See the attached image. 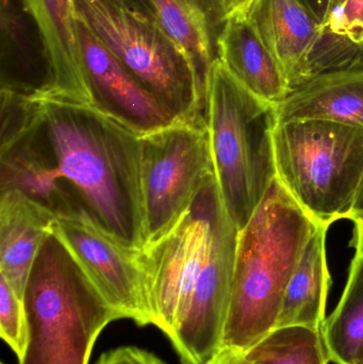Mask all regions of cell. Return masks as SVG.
Returning a JSON list of instances; mask_svg holds the SVG:
<instances>
[{
  "mask_svg": "<svg viewBox=\"0 0 363 364\" xmlns=\"http://www.w3.org/2000/svg\"><path fill=\"white\" fill-rule=\"evenodd\" d=\"M318 226L276 177L239 231L221 346L247 350L276 327L286 289Z\"/></svg>",
  "mask_w": 363,
  "mask_h": 364,
  "instance_id": "cell-2",
  "label": "cell"
},
{
  "mask_svg": "<svg viewBox=\"0 0 363 364\" xmlns=\"http://www.w3.org/2000/svg\"><path fill=\"white\" fill-rule=\"evenodd\" d=\"M140 145L146 246L180 220L215 177V170L206 122H175L140 136Z\"/></svg>",
  "mask_w": 363,
  "mask_h": 364,
  "instance_id": "cell-7",
  "label": "cell"
},
{
  "mask_svg": "<svg viewBox=\"0 0 363 364\" xmlns=\"http://www.w3.org/2000/svg\"><path fill=\"white\" fill-rule=\"evenodd\" d=\"M238 237L239 229L225 209L217 220L212 245L189 305L170 339L181 364H204L221 348L232 299Z\"/></svg>",
  "mask_w": 363,
  "mask_h": 364,
  "instance_id": "cell-10",
  "label": "cell"
},
{
  "mask_svg": "<svg viewBox=\"0 0 363 364\" xmlns=\"http://www.w3.org/2000/svg\"><path fill=\"white\" fill-rule=\"evenodd\" d=\"M322 23L326 21L328 15V2L330 0H300Z\"/></svg>",
  "mask_w": 363,
  "mask_h": 364,
  "instance_id": "cell-26",
  "label": "cell"
},
{
  "mask_svg": "<svg viewBox=\"0 0 363 364\" xmlns=\"http://www.w3.org/2000/svg\"><path fill=\"white\" fill-rule=\"evenodd\" d=\"M353 222L355 224V247L363 248V216Z\"/></svg>",
  "mask_w": 363,
  "mask_h": 364,
  "instance_id": "cell-29",
  "label": "cell"
},
{
  "mask_svg": "<svg viewBox=\"0 0 363 364\" xmlns=\"http://www.w3.org/2000/svg\"><path fill=\"white\" fill-rule=\"evenodd\" d=\"M77 30L92 107L139 136L178 121L109 50L79 15Z\"/></svg>",
  "mask_w": 363,
  "mask_h": 364,
  "instance_id": "cell-11",
  "label": "cell"
},
{
  "mask_svg": "<svg viewBox=\"0 0 363 364\" xmlns=\"http://www.w3.org/2000/svg\"><path fill=\"white\" fill-rule=\"evenodd\" d=\"M0 140L6 188L55 214L78 201L117 241L143 250L138 134L90 105L28 100Z\"/></svg>",
  "mask_w": 363,
  "mask_h": 364,
  "instance_id": "cell-1",
  "label": "cell"
},
{
  "mask_svg": "<svg viewBox=\"0 0 363 364\" xmlns=\"http://www.w3.org/2000/svg\"><path fill=\"white\" fill-rule=\"evenodd\" d=\"M33 21L46 64V94L42 102L92 106L91 91L79 46L75 0H21Z\"/></svg>",
  "mask_w": 363,
  "mask_h": 364,
  "instance_id": "cell-12",
  "label": "cell"
},
{
  "mask_svg": "<svg viewBox=\"0 0 363 364\" xmlns=\"http://www.w3.org/2000/svg\"><path fill=\"white\" fill-rule=\"evenodd\" d=\"M345 1H347V0H330V2H328V15H330L332 11L336 10V9L340 8L342 4H345Z\"/></svg>",
  "mask_w": 363,
  "mask_h": 364,
  "instance_id": "cell-30",
  "label": "cell"
},
{
  "mask_svg": "<svg viewBox=\"0 0 363 364\" xmlns=\"http://www.w3.org/2000/svg\"><path fill=\"white\" fill-rule=\"evenodd\" d=\"M1 364H4V363H1Z\"/></svg>",
  "mask_w": 363,
  "mask_h": 364,
  "instance_id": "cell-32",
  "label": "cell"
},
{
  "mask_svg": "<svg viewBox=\"0 0 363 364\" xmlns=\"http://www.w3.org/2000/svg\"><path fill=\"white\" fill-rule=\"evenodd\" d=\"M259 364H328L322 331L292 325L275 327L247 348Z\"/></svg>",
  "mask_w": 363,
  "mask_h": 364,
  "instance_id": "cell-22",
  "label": "cell"
},
{
  "mask_svg": "<svg viewBox=\"0 0 363 364\" xmlns=\"http://www.w3.org/2000/svg\"><path fill=\"white\" fill-rule=\"evenodd\" d=\"M0 276L23 301L32 265L55 214L16 188L0 192Z\"/></svg>",
  "mask_w": 363,
  "mask_h": 364,
  "instance_id": "cell-14",
  "label": "cell"
},
{
  "mask_svg": "<svg viewBox=\"0 0 363 364\" xmlns=\"http://www.w3.org/2000/svg\"><path fill=\"white\" fill-rule=\"evenodd\" d=\"M224 210L225 205L213 177L180 220L140 252L153 325L168 340L189 305Z\"/></svg>",
  "mask_w": 363,
  "mask_h": 364,
  "instance_id": "cell-8",
  "label": "cell"
},
{
  "mask_svg": "<svg viewBox=\"0 0 363 364\" xmlns=\"http://www.w3.org/2000/svg\"><path fill=\"white\" fill-rule=\"evenodd\" d=\"M153 17L205 83L215 58L200 0H147Z\"/></svg>",
  "mask_w": 363,
  "mask_h": 364,
  "instance_id": "cell-20",
  "label": "cell"
},
{
  "mask_svg": "<svg viewBox=\"0 0 363 364\" xmlns=\"http://www.w3.org/2000/svg\"><path fill=\"white\" fill-rule=\"evenodd\" d=\"M204 364H259L246 350L221 346Z\"/></svg>",
  "mask_w": 363,
  "mask_h": 364,
  "instance_id": "cell-25",
  "label": "cell"
},
{
  "mask_svg": "<svg viewBox=\"0 0 363 364\" xmlns=\"http://www.w3.org/2000/svg\"><path fill=\"white\" fill-rule=\"evenodd\" d=\"M277 123L327 119L363 128V70L311 77L276 105Z\"/></svg>",
  "mask_w": 363,
  "mask_h": 364,
  "instance_id": "cell-16",
  "label": "cell"
},
{
  "mask_svg": "<svg viewBox=\"0 0 363 364\" xmlns=\"http://www.w3.org/2000/svg\"><path fill=\"white\" fill-rule=\"evenodd\" d=\"M328 228L319 225L311 235L286 289L276 327L300 325L322 331L332 286L326 255Z\"/></svg>",
  "mask_w": 363,
  "mask_h": 364,
  "instance_id": "cell-17",
  "label": "cell"
},
{
  "mask_svg": "<svg viewBox=\"0 0 363 364\" xmlns=\"http://www.w3.org/2000/svg\"><path fill=\"white\" fill-rule=\"evenodd\" d=\"M358 364H363V360L362 361V363H358Z\"/></svg>",
  "mask_w": 363,
  "mask_h": 364,
  "instance_id": "cell-31",
  "label": "cell"
},
{
  "mask_svg": "<svg viewBox=\"0 0 363 364\" xmlns=\"http://www.w3.org/2000/svg\"><path fill=\"white\" fill-rule=\"evenodd\" d=\"M355 248L347 286L322 327L328 358L335 364L363 360V248Z\"/></svg>",
  "mask_w": 363,
  "mask_h": 364,
  "instance_id": "cell-21",
  "label": "cell"
},
{
  "mask_svg": "<svg viewBox=\"0 0 363 364\" xmlns=\"http://www.w3.org/2000/svg\"><path fill=\"white\" fill-rule=\"evenodd\" d=\"M23 301L28 340L19 364H89L100 333L121 320L53 232L34 260Z\"/></svg>",
  "mask_w": 363,
  "mask_h": 364,
  "instance_id": "cell-4",
  "label": "cell"
},
{
  "mask_svg": "<svg viewBox=\"0 0 363 364\" xmlns=\"http://www.w3.org/2000/svg\"><path fill=\"white\" fill-rule=\"evenodd\" d=\"M234 13L249 21L274 55L290 92L309 80V55L321 23L300 0H247Z\"/></svg>",
  "mask_w": 363,
  "mask_h": 364,
  "instance_id": "cell-13",
  "label": "cell"
},
{
  "mask_svg": "<svg viewBox=\"0 0 363 364\" xmlns=\"http://www.w3.org/2000/svg\"><path fill=\"white\" fill-rule=\"evenodd\" d=\"M277 179L317 223L349 220L363 181V128L327 119L277 123Z\"/></svg>",
  "mask_w": 363,
  "mask_h": 364,
  "instance_id": "cell-5",
  "label": "cell"
},
{
  "mask_svg": "<svg viewBox=\"0 0 363 364\" xmlns=\"http://www.w3.org/2000/svg\"><path fill=\"white\" fill-rule=\"evenodd\" d=\"M246 1L247 0H219L222 10V21L228 15L242 8Z\"/></svg>",
  "mask_w": 363,
  "mask_h": 364,
  "instance_id": "cell-27",
  "label": "cell"
},
{
  "mask_svg": "<svg viewBox=\"0 0 363 364\" xmlns=\"http://www.w3.org/2000/svg\"><path fill=\"white\" fill-rule=\"evenodd\" d=\"M340 70H363V0H347L328 15L309 55V79Z\"/></svg>",
  "mask_w": 363,
  "mask_h": 364,
  "instance_id": "cell-19",
  "label": "cell"
},
{
  "mask_svg": "<svg viewBox=\"0 0 363 364\" xmlns=\"http://www.w3.org/2000/svg\"><path fill=\"white\" fill-rule=\"evenodd\" d=\"M95 364H166L157 355L136 346H121L104 353Z\"/></svg>",
  "mask_w": 363,
  "mask_h": 364,
  "instance_id": "cell-24",
  "label": "cell"
},
{
  "mask_svg": "<svg viewBox=\"0 0 363 364\" xmlns=\"http://www.w3.org/2000/svg\"><path fill=\"white\" fill-rule=\"evenodd\" d=\"M217 38V58L251 93L277 105L290 93L283 70L249 21L228 15Z\"/></svg>",
  "mask_w": 363,
  "mask_h": 364,
  "instance_id": "cell-15",
  "label": "cell"
},
{
  "mask_svg": "<svg viewBox=\"0 0 363 364\" xmlns=\"http://www.w3.org/2000/svg\"><path fill=\"white\" fill-rule=\"evenodd\" d=\"M51 232L121 318L134 321L139 326L153 325L140 263L141 250L117 241L87 212L55 216Z\"/></svg>",
  "mask_w": 363,
  "mask_h": 364,
  "instance_id": "cell-9",
  "label": "cell"
},
{
  "mask_svg": "<svg viewBox=\"0 0 363 364\" xmlns=\"http://www.w3.org/2000/svg\"><path fill=\"white\" fill-rule=\"evenodd\" d=\"M206 124L217 188L240 231L277 176L276 105L245 89L215 58L207 82Z\"/></svg>",
  "mask_w": 363,
  "mask_h": 364,
  "instance_id": "cell-3",
  "label": "cell"
},
{
  "mask_svg": "<svg viewBox=\"0 0 363 364\" xmlns=\"http://www.w3.org/2000/svg\"><path fill=\"white\" fill-rule=\"evenodd\" d=\"M0 336L19 359L28 340L27 316L23 301L0 276Z\"/></svg>",
  "mask_w": 363,
  "mask_h": 364,
  "instance_id": "cell-23",
  "label": "cell"
},
{
  "mask_svg": "<svg viewBox=\"0 0 363 364\" xmlns=\"http://www.w3.org/2000/svg\"><path fill=\"white\" fill-rule=\"evenodd\" d=\"M21 0H1V91L42 100L45 76L30 47Z\"/></svg>",
  "mask_w": 363,
  "mask_h": 364,
  "instance_id": "cell-18",
  "label": "cell"
},
{
  "mask_svg": "<svg viewBox=\"0 0 363 364\" xmlns=\"http://www.w3.org/2000/svg\"><path fill=\"white\" fill-rule=\"evenodd\" d=\"M363 216V181L362 186H360L359 191H358L357 196H356L355 203H354L353 208H352L351 214H350L349 220H357V218H362Z\"/></svg>",
  "mask_w": 363,
  "mask_h": 364,
  "instance_id": "cell-28",
  "label": "cell"
},
{
  "mask_svg": "<svg viewBox=\"0 0 363 364\" xmlns=\"http://www.w3.org/2000/svg\"><path fill=\"white\" fill-rule=\"evenodd\" d=\"M77 13L178 121L206 122L207 85L153 15L126 0H75Z\"/></svg>",
  "mask_w": 363,
  "mask_h": 364,
  "instance_id": "cell-6",
  "label": "cell"
}]
</instances>
